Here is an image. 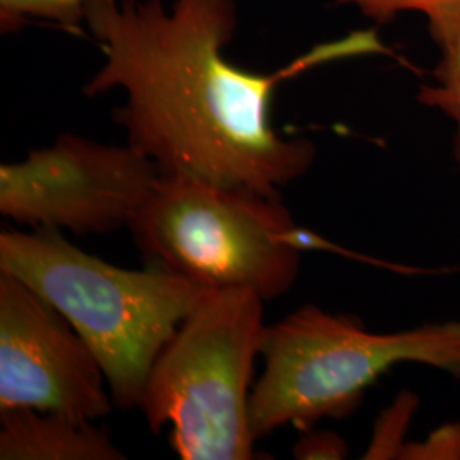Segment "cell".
I'll return each mask as SVG.
<instances>
[{"label":"cell","instance_id":"12","mask_svg":"<svg viewBox=\"0 0 460 460\" xmlns=\"http://www.w3.org/2000/svg\"><path fill=\"white\" fill-rule=\"evenodd\" d=\"M345 454V442L328 431H305V437L294 448L296 459H341Z\"/></svg>","mask_w":460,"mask_h":460},{"label":"cell","instance_id":"1","mask_svg":"<svg viewBox=\"0 0 460 460\" xmlns=\"http://www.w3.org/2000/svg\"><path fill=\"white\" fill-rule=\"evenodd\" d=\"M85 22L104 62L84 93H125L115 116L130 147L161 174L268 197H279L315 157L313 142L273 128L275 89L313 66L389 51L377 31H358L256 74L226 57L237 30L235 0H174L171 9L164 0H108L93 4Z\"/></svg>","mask_w":460,"mask_h":460},{"label":"cell","instance_id":"4","mask_svg":"<svg viewBox=\"0 0 460 460\" xmlns=\"http://www.w3.org/2000/svg\"><path fill=\"white\" fill-rule=\"evenodd\" d=\"M128 229L148 263L266 302L294 287L302 251L321 244L279 197L169 174H159Z\"/></svg>","mask_w":460,"mask_h":460},{"label":"cell","instance_id":"8","mask_svg":"<svg viewBox=\"0 0 460 460\" xmlns=\"http://www.w3.org/2000/svg\"><path fill=\"white\" fill-rule=\"evenodd\" d=\"M2 460H121L108 431L60 412L0 411Z\"/></svg>","mask_w":460,"mask_h":460},{"label":"cell","instance_id":"5","mask_svg":"<svg viewBox=\"0 0 460 460\" xmlns=\"http://www.w3.org/2000/svg\"><path fill=\"white\" fill-rule=\"evenodd\" d=\"M264 304L247 288H214L154 363L140 410L154 433L171 427L181 459H254L249 387L268 329Z\"/></svg>","mask_w":460,"mask_h":460},{"label":"cell","instance_id":"2","mask_svg":"<svg viewBox=\"0 0 460 460\" xmlns=\"http://www.w3.org/2000/svg\"><path fill=\"white\" fill-rule=\"evenodd\" d=\"M0 271L31 287L79 332L119 410L140 408L159 353L214 290L159 264L125 270L106 263L51 227L4 230Z\"/></svg>","mask_w":460,"mask_h":460},{"label":"cell","instance_id":"10","mask_svg":"<svg viewBox=\"0 0 460 460\" xmlns=\"http://www.w3.org/2000/svg\"><path fill=\"white\" fill-rule=\"evenodd\" d=\"M440 49V60L431 74V83L418 91V102L440 111L454 125L452 152L460 164V34L448 40Z\"/></svg>","mask_w":460,"mask_h":460},{"label":"cell","instance_id":"11","mask_svg":"<svg viewBox=\"0 0 460 460\" xmlns=\"http://www.w3.org/2000/svg\"><path fill=\"white\" fill-rule=\"evenodd\" d=\"M108 0H0V31L13 34L33 21L79 26L93 4Z\"/></svg>","mask_w":460,"mask_h":460},{"label":"cell","instance_id":"6","mask_svg":"<svg viewBox=\"0 0 460 460\" xmlns=\"http://www.w3.org/2000/svg\"><path fill=\"white\" fill-rule=\"evenodd\" d=\"M159 169L127 146L74 133L0 165V214L34 229L108 234L128 227Z\"/></svg>","mask_w":460,"mask_h":460},{"label":"cell","instance_id":"9","mask_svg":"<svg viewBox=\"0 0 460 460\" xmlns=\"http://www.w3.org/2000/svg\"><path fill=\"white\" fill-rule=\"evenodd\" d=\"M336 4L349 5L378 24L404 13H418L427 17L429 34L438 47L460 34V0H336Z\"/></svg>","mask_w":460,"mask_h":460},{"label":"cell","instance_id":"7","mask_svg":"<svg viewBox=\"0 0 460 460\" xmlns=\"http://www.w3.org/2000/svg\"><path fill=\"white\" fill-rule=\"evenodd\" d=\"M106 384L98 358L66 317L0 271V411L31 408L93 421L115 404Z\"/></svg>","mask_w":460,"mask_h":460},{"label":"cell","instance_id":"3","mask_svg":"<svg viewBox=\"0 0 460 460\" xmlns=\"http://www.w3.org/2000/svg\"><path fill=\"white\" fill-rule=\"evenodd\" d=\"M264 370L251 391L256 440L283 427L307 431L345 418L395 365L418 363L460 378V321L372 332L358 319L304 305L268 326Z\"/></svg>","mask_w":460,"mask_h":460}]
</instances>
